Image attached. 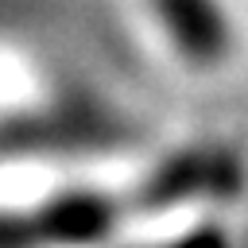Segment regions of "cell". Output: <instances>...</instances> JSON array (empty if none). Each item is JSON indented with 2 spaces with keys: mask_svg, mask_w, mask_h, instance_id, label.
Segmentation results:
<instances>
[{
  "mask_svg": "<svg viewBox=\"0 0 248 248\" xmlns=\"http://www.w3.org/2000/svg\"><path fill=\"white\" fill-rule=\"evenodd\" d=\"M0 248H39L31 209H0Z\"/></svg>",
  "mask_w": 248,
  "mask_h": 248,
  "instance_id": "4",
  "label": "cell"
},
{
  "mask_svg": "<svg viewBox=\"0 0 248 248\" xmlns=\"http://www.w3.org/2000/svg\"><path fill=\"white\" fill-rule=\"evenodd\" d=\"M143 213L136 190L108 194V190H66L46 198L31 209L39 248H89L108 240L128 217Z\"/></svg>",
  "mask_w": 248,
  "mask_h": 248,
  "instance_id": "1",
  "label": "cell"
},
{
  "mask_svg": "<svg viewBox=\"0 0 248 248\" xmlns=\"http://www.w3.org/2000/svg\"><path fill=\"white\" fill-rule=\"evenodd\" d=\"M155 248H232V236L217 221H205V225H194V229H186V232H178Z\"/></svg>",
  "mask_w": 248,
  "mask_h": 248,
  "instance_id": "5",
  "label": "cell"
},
{
  "mask_svg": "<svg viewBox=\"0 0 248 248\" xmlns=\"http://www.w3.org/2000/svg\"><path fill=\"white\" fill-rule=\"evenodd\" d=\"M151 4H155V16L167 39L190 66L209 70L229 58L232 31L217 0H151Z\"/></svg>",
  "mask_w": 248,
  "mask_h": 248,
  "instance_id": "2",
  "label": "cell"
},
{
  "mask_svg": "<svg viewBox=\"0 0 248 248\" xmlns=\"http://www.w3.org/2000/svg\"><path fill=\"white\" fill-rule=\"evenodd\" d=\"M89 124L93 120H78V116H12V120H0V159L46 151V147H74L85 140Z\"/></svg>",
  "mask_w": 248,
  "mask_h": 248,
  "instance_id": "3",
  "label": "cell"
}]
</instances>
